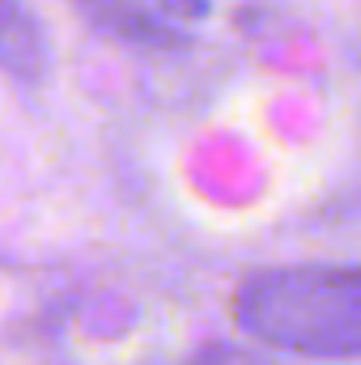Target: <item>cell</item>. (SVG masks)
<instances>
[{
    "label": "cell",
    "mask_w": 361,
    "mask_h": 365,
    "mask_svg": "<svg viewBox=\"0 0 361 365\" xmlns=\"http://www.w3.org/2000/svg\"><path fill=\"white\" fill-rule=\"evenodd\" d=\"M234 323L276 353L315 361L361 357V264H289L247 276Z\"/></svg>",
    "instance_id": "1"
},
{
    "label": "cell",
    "mask_w": 361,
    "mask_h": 365,
    "mask_svg": "<svg viewBox=\"0 0 361 365\" xmlns=\"http://www.w3.org/2000/svg\"><path fill=\"white\" fill-rule=\"evenodd\" d=\"M77 9L98 34H106L115 43H128V47H141V51H183V47H191V38L179 26L145 0H77Z\"/></svg>",
    "instance_id": "2"
},
{
    "label": "cell",
    "mask_w": 361,
    "mask_h": 365,
    "mask_svg": "<svg viewBox=\"0 0 361 365\" xmlns=\"http://www.w3.org/2000/svg\"><path fill=\"white\" fill-rule=\"evenodd\" d=\"M51 51L47 34L21 0H0V73L21 86H39L47 77Z\"/></svg>",
    "instance_id": "3"
},
{
    "label": "cell",
    "mask_w": 361,
    "mask_h": 365,
    "mask_svg": "<svg viewBox=\"0 0 361 365\" xmlns=\"http://www.w3.org/2000/svg\"><path fill=\"white\" fill-rule=\"evenodd\" d=\"M208 9H213V0H162V13L171 21H200V17H208Z\"/></svg>",
    "instance_id": "4"
},
{
    "label": "cell",
    "mask_w": 361,
    "mask_h": 365,
    "mask_svg": "<svg viewBox=\"0 0 361 365\" xmlns=\"http://www.w3.org/2000/svg\"><path fill=\"white\" fill-rule=\"evenodd\" d=\"M195 365H260V361H251L243 353H208L204 361H195Z\"/></svg>",
    "instance_id": "5"
}]
</instances>
